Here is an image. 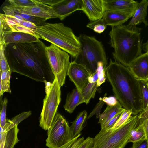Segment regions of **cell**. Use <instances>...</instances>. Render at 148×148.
<instances>
[{
	"instance_id": "d590c367",
	"label": "cell",
	"mask_w": 148,
	"mask_h": 148,
	"mask_svg": "<svg viewBox=\"0 0 148 148\" xmlns=\"http://www.w3.org/2000/svg\"><path fill=\"white\" fill-rule=\"evenodd\" d=\"M100 101L96 105L93 110L90 113L87 119H89L92 117L93 115H96L97 118H99L100 114V112L101 109L104 104L105 103L103 101L101 98H100Z\"/></svg>"
},
{
	"instance_id": "ab89813d",
	"label": "cell",
	"mask_w": 148,
	"mask_h": 148,
	"mask_svg": "<svg viewBox=\"0 0 148 148\" xmlns=\"http://www.w3.org/2000/svg\"><path fill=\"white\" fill-rule=\"evenodd\" d=\"M93 145V138L88 137L84 140L79 148H92Z\"/></svg>"
},
{
	"instance_id": "f1b7e54d",
	"label": "cell",
	"mask_w": 148,
	"mask_h": 148,
	"mask_svg": "<svg viewBox=\"0 0 148 148\" xmlns=\"http://www.w3.org/2000/svg\"><path fill=\"white\" fill-rule=\"evenodd\" d=\"M143 103V110L146 108L148 105V81L139 80Z\"/></svg>"
},
{
	"instance_id": "9a60e30c",
	"label": "cell",
	"mask_w": 148,
	"mask_h": 148,
	"mask_svg": "<svg viewBox=\"0 0 148 148\" xmlns=\"http://www.w3.org/2000/svg\"><path fill=\"white\" fill-rule=\"evenodd\" d=\"M148 6V0H143L139 3L132 19L126 25L128 29L140 32L141 29L137 27H136L137 25L143 23L145 26H148V22L145 19L147 16Z\"/></svg>"
},
{
	"instance_id": "277c9868",
	"label": "cell",
	"mask_w": 148,
	"mask_h": 148,
	"mask_svg": "<svg viewBox=\"0 0 148 148\" xmlns=\"http://www.w3.org/2000/svg\"><path fill=\"white\" fill-rule=\"evenodd\" d=\"M35 33L39 39L54 44L76 58L78 56L80 44L78 37L72 29L62 23H45L37 27Z\"/></svg>"
},
{
	"instance_id": "cb8c5ba5",
	"label": "cell",
	"mask_w": 148,
	"mask_h": 148,
	"mask_svg": "<svg viewBox=\"0 0 148 148\" xmlns=\"http://www.w3.org/2000/svg\"><path fill=\"white\" fill-rule=\"evenodd\" d=\"M11 70H8L0 73V96H3L4 93H11L10 87V78Z\"/></svg>"
},
{
	"instance_id": "44dd1931",
	"label": "cell",
	"mask_w": 148,
	"mask_h": 148,
	"mask_svg": "<svg viewBox=\"0 0 148 148\" xmlns=\"http://www.w3.org/2000/svg\"><path fill=\"white\" fill-rule=\"evenodd\" d=\"M19 129L16 125L6 132H3L0 139V148H13L19 141L17 134Z\"/></svg>"
},
{
	"instance_id": "4fadbf2b",
	"label": "cell",
	"mask_w": 148,
	"mask_h": 148,
	"mask_svg": "<svg viewBox=\"0 0 148 148\" xmlns=\"http://www.w3.org/2000/svg\"><path fill=\"white\" fill-rule=\"evenodd\" d=\"M82 0H58L51 6L57 16L62 20L73 12L81 10Z\"/></svg>"
},
{
	"instance_id": "8d00e7d4",
	"label": "cell",
	"mask_w": 148,
	"mask_h": 148,
	"mask_svg": "<svg viewBox=\"0 0 148 148\" xmlns=\"http://www.w3.org/2000/svg\"><path fill=\"white\" fill-rule=\"evenodd\" d=\"M102 100L108 106H113L117 105L119 102L115 97L111 96L109 97H104L102 98Z\"/></svg>"
},
{
	"instance_id": "83f0119b",
	"label": "cell",
	"mask_w": 148,
	"mask_h": 148,
	"mask_svg": "<svg viewBox=\"0 0 148 148\" xmlns=\"http://www.w3.org/2000/svg\"><path fill=\"white\" fill-rule=\"evenodd\" d=\"M107 26L102 18L90 21L86 25L87 27L99 34L103 32L106 28Z\"/></svg>"
},
{
	"instance_id": "6da1fadb",
	"label": "cell",
	"mask_w": 148,
	"mask_h": 148,
	"mask_svg": "<svg viewBox=\"0 0 148 148\" xmlns=\"http://www.w3.org/2000/svg\"><path fill=\"white\" fill-rule=\"evenodd\" d=\"M45 46L39 39L35 42L7 45L5 54L11 71L38 82L52 83L55 77Z\"/></svg>"
},
{
	"instance_id": "74e56055",
	"label": "cell",
	"mask_w": 148,
	"mask_h": 148,
	"mask_svg": "<svg viewBox=\"0 0 148 148\" xmlns=\"http://www.w3.org/2000/svg\"><path fill=\"white\" fill-rule=\"evenodd\" d=\"M124 111L121 112L112 119H111L107 123L103 128L106 130H108L112 128Z\"/></svg>"
},
{
	"instance_id": "60d3db41",
	"label": "cell",
	"mask_w": 148,
	"mask_h": 148,
	"mask_svg": "<svg viewBox=\"0 0 148 148\" xmlns=\"http://www.w3.org/2000/svg\"><path fill=\"white\" fill-rule=\"evenodd\" d=\"M19 25L32 29L35 32L37 27L34 23L26 21H21Z\"/></svg>"
},
{
	"instance_id": "4316f807",
	"label": "cell",
	"mask_w": 148,
	"mask_h": 148,
	"mask_svg": "<svg viewBox=\"0 0 148 148\" xmlns=\"http://www.w3.org/2000/svg\"><path fill=\"white\" fill-rule=\"evenodd\" d=\"M146 138V135L143 125L139 122L137 126L131 132L128 142L133 143Z\"/></svg>"
},
{
	"instance_id": "ac0fdd59",
	"label": "cell",
	"mask_w": 148,
	"mask_h": 148,
	"mask_svg": "<svg viewBox=\"0 0 148 148\" xmlns=\"http://www.w3.org/2000/svg\"><path fill=\"white\" fill-rule=\"evenodd\" d=\"M132 17L131 14L124 12L106 10L102 18L107 26L112 27L123 25Z\"/></svg>"
},
{
	"instance_id": "e575fe53",
	"label": "cell",
	"mask_w": 148,
	"mask_h": 148,
	"mask_svg": "<svg viewBox=\"0 0 148 148\" xmlns=\"http://www.w3.org/2000/svg\"><path fill=\"white\" fill-rule=\"evenodd\" d=\"M80 135L78 136L67 143L58 148H79L84 140L83 137L78 138Z\"/></svg>"
},
{
	"instance_id": "603a6c76",
	"label": "cell",
	"mask_w": 148,
	"mask_h": 148,
	"mask_svg": "<svg viewBox=\"0 0 148 148\" xmlns=\"http://www.w3.org/2000/svg\"><path fill=\"white\" fill-rule=\"evenodd\" d=\"M87 117V112L86 110L81 112L70 127L72 139L81 135L83 125Z\"/></svg>"
},
{
	"instance_id": "f6af8a7d",
	"label": "cell",
	"mask_w": 148,
	"mask_h": 148,
	"mask_svg": "<svg viewBox=\"0 0 148 148\" xmlns=\"http://www.w3.org/2000/svg\"><path fill=\"white\" fill-rule=\"evenodd\" d=\"M142 49L145 52L148 53V40L146 43L142 45Z\"/></svg>"
},
{
	"instance_id": "4dcf8cb0",
	"label": "cell",
	"mask_w": 148,
	"mask_h": 148,
	"mask_svg": "<svg viewBox=\"0 0 148 148\" xmlns=\"http://www.w3.org/2000/svg\"><path fill=\"white\" fill-rule=\"evenodd\" d=\"M132 114L131 111L125 109L111 130H114L120 127L128 120Z\"/></svg>"
},
{
	"instance_id": "7402d4cb",
	"label": "cell",
	"mask_w": 148,
	"mask_h": 148,
	"mask_svg": "<svg viewBox=\"0 0 148 148\" xmlns=\"http://www.w3.org/2000/svg\"><path fill=\"white\" fill-rule=\"evenodd\" d=\"M125 109L122 108L119 102L114 106H107L103 112L100 114L99 118L98 123L100 124L101 129L103 128L111 119Z\"/></svg>"
},
{
	"instance_id": "d6a6232c",
	"label": "cell",
	"mask_w": 148,
	"mask_h": 148,
	"mask_svg": "<svg viewBox=\"0 0 148 148\" xmlns=\"http://www.w3.org/2000/svg\"><path fill=\"white\" fill-rule=\"evenodd\" d=\"M0 126L3 128L6 121V109L8 103V100L6 98L2 100V96L0 97Z\"/></svg>"
},
{
	"instance_id": "1f68e13d",
	"label": "cell",
	"mask_w": 148,
	"mask_h": 148,
	"mask_svg": "<svg viewBox=\"0 0 148 148\" xmlns=\"http://www.w3.org/2000/svg\"><path fill=\"white\" fill-rule=\"evenodd\" d=\"M106 68L102 62H99L97 64L96 71L98 74V79L97 81L98 87H99L105 81L107 77L106 74Z\"/></svg>"
},
{
	"instance_id": "7bdbcfd3",
	"label": "cell",
	"mask_w": 148,
	"mask_h": 148,
	"mask_svg": "<svg viewBox=\"0 0 148 148\" xmlns=\"http://www.w3.org/2000/svg\"><path fill=\"white\" fill-rule=\"evenodd\" d=\"M38 2L45 4L49 5L51 6L56 3L58 0H37Z\"/></svg>"
},
{
	"instance_id": "2e32d148",
	"label": "cell",
	"mask_w": 148,
	"mask_h": 148,
	"mask_svg": "<svg viewBox=\"0 0 148 148\" xmlns=\"http://www.w3.org/2000/svg\"><path fill=\"white\" fill-rule=\"evenodd\" d=\"M106 11L124 12L133 16L139 3L133 0H104Z\"/></svg>"
},
{
	"instance_id": "ffe728a7",
	"label": "cell",
	"mask_w": 148,
	"mask_h": 148,
	"mask_svg": "<svg viewBox=\"0 0 148 148\" xmlns=\"http://www.w3.org/2000/svg\"><path fill=\"white\" fill-rule=\"evenodd\" d=\"M3 10L6 15L13 16L18 15L23 18L25 21L31 22L35 24L37 27L41 26L47 20L25 14L21 13L18 11L14 7L10 5L3 7Z\"/></svg>"
},
{
	"instance_id": "9c48e42d",
	"label": "cell",
	"mask_w": 148,
	"mask_h": 148,
	"mask_svg": "<svg viewBox=\"0 0 148 148\" xmlns=\"http://www.w3.org/2000/svg\"><path fill=\"white\" fill-rule=\"evenodd\" d=\"M46 53L52 71L57 77L58 82L62 86L71 62L70 56L55 45L51 44L45 47Z\"/></svg>"
},
{
	"instance_id": "f35d334b",
	"label": "cell",
	"mask_w": 148,
	"mask_h": 148,
	"mask_svg": "<svg viewBox=\"0 0 148 148\" xmlns=\"http://www.w3.org/2000/svg\"><path fill=\"white\" fill-rule=\"evenodd\" d=\"M132 148H148V143L146 138L133 143Z\"/></svg>"
},
{
	"instance_id": "d6986e66",
	"label": "cell",
	"mask_w": 148,
	"mask_h": 148,
	"mask_svg": "<svg viewBox=\"0 0 148 148\" xmlns=\"http://www.w3.org/2000/svg\"><path fill=\"white\" fill-rule=\"evenodd\" d=\"M84 103L85 101L81 92L76 88L68 94L64 108L69 113H71L78 106Z\"/></svg>"
},
{
	"instance_id": "52a82bcc",
	"label": "cell",
	"mask_w": 148,
	"mask_h": 148,
	"mask_svg": "<svg viewBox=\"0 0 148 148\" xmlns=\"http://www.w3.org/2000/svg\"><path fill=\"white\" fill-rule=\"evenodd\" d=\"M55 77L52 84H46L48 89L46 88V95L40 115L39 125L45 130H48L50 127L61 101V86L57 77Z\"/></svg>"
},
{
	"instance_id": "8992f818",
	"label": "cell",
	"mask_w": 148,
	"mask_h": 148,
	"mask_svg": "<svg viewBox=\"0 0 148 148\" xmlns=\"http://www.w3.org/2000/svg\"><path fill=\"white\" fill-rule=\"evenodd\" d=\"M78 37L80 51L74 61L85 66L91 74L96 71L99 62H102L106 67L107 59L102 42L95 37L84 34H80Z\"/></svg>"
},
{
	"instance_id": "b9f144b4",
	"label": "cell",
	"mask_w": 148,
	"mask_h": 148,
	"mask_svg": "<svg viewBox=\"0 0 148 148\" xmlns=\"http://www.w3.org/2000/svg\"><path fill=\"white\" fill-rule=\"evenodd\" d=\"M139 122L143 125L145 133L146 138L148 143V120L144 118L140 119Z\"/></svg>"
},
{
	"instance_id": "5b68a950",
	"label": "cell",
	"mask_w": 148,
	"mask_h": 148,
	"mask_svg": "<svg viewBox=\"0 0 148 148\" xmlns=\"http://www.w3.org/2000/svg\"><path fill=\"white\" fill-rule=\"evenodd\" d=\"M138 115L131 116L118 129L112 130L102 128L93 138L92 148H124L132 131L138 124Z\"/></svg>"
},
{
	"instance_id": "5bb4252c",
	"label": "cell",
	"mask_w": 148,
	"mask_h": 148,
	"mask_svg": "<svg viewBox=\"0 0 148 148\" xmlns=\"http://www.w3.org/2000/svg\"><path fill=\"white\" fill-rule=\"evenodd\" d=\"M128 68L138 79L148 81V53L142 54L136 58Z\"/></svg>"
},
{
	"instance_id": "7a4b0ae2",
	"label": "cell",
	"mask_w": 148,
	"mask_h": 148,
	"mask_svg": "<svg viewBox=\"0 0 148 148\" xmlns=\"http://www.w3.org/2000/svg\"><path fill=\"white\" fill-rule=\"evenodd\" d=\"M107 77L115 97L123 108L138 115L143 110L139 80L128 67L110 59L106 68Z\"/></svg>"
},
{
	"instance_id": "30bf717a",
	"label": "cell",
	"mask_w": 148,
	"mask_h": 148,
	"mask_svg": "<svg viewBox=\"0 0 148 148\" xmlns=\"http://www.w3.org/2000/svg\"><path fill=\"white\" fill-rule=\"evenodd\" d=\"M91 74L85 66L74 60L71 62L67 73L70 80L81 92L88 84V78Z\"/></svg>"
},
{
	"instance_id": "484cf974",
	"label": "cell",
	"mask_w": 148,
	"mask_h": 148,
	"mask_svg": "<svg viewBox=\"0 0 148 148\" xmlns=\"http://www.w3.org/2000/svg\"><path fill=\"white\" fill-rule=\"evenodd\" d=\"M97 82H89L86 87L81 92L85 101L88 104L91 98H94L98 88Z\"/></svg>"
},
{
	"instance_id": "f546056e",
	"label": "cell",
	"mask_w": 148,
	"mask_h": 148,
	"mask_svg": "<svg viewBox=\"0 0 148 148\" xmlns=\"http://www.w3.org/2000/svg\"><path fill=\"white\" fill-rule=\"evenodd\" d=\"M5 46L4 43L0 44V73L10 70L5 54Z\"/></svg>"
},
{
	"instance_id": "ee69618b",
	"label": "cell",
	"mask_w": 148,
	"mask_h": 148,
	"mask_svg": "<svg viewBox=\"0 0 148 148\" xmlns=\"http://www.w3.org/2000/svg\"><path fill=\"white\" fill-rule=\"evenodd\" d=\"M138 115L139 119L144 118L148 120V105L146 109L144 111H141Z\"/></svg>"
},
{
	"instance_id": "8fae6325",
	"label": "cell",
	"mask_w": 148,
	"mask_h": 148,
	"mask_svg": "<svg viewBox=\"0 0 148 148\" xmlns=\"http://www.w3.org/2000/svg\"><path fill=\"white\" fill-rule=\"evenodd\" d=\"M32 0L36 5L24 7L13 6L21 13L46 20L57 18V14L51 6L40 3L37 0Z\"/></svg>"
},
{
	"instance_id": "7c38bea8",
	"label": "cell",
	"mask_w": 148,
	"mask_h": 148,
	"mask_svg": "<svg viewBox=\"0 0 148 148\" xmlns=\"http://www.w3.org/2000/svg\"><path fill=\"white\" fill-rule=\"evenodd\" d=\"M81 10L90 21L102 18L106 11L104 0H82Z\"/></svg>"
},
{
	"instance_id": "e0dca14e",
	"label": "cell",
	"mask_w": 148,
	"mask_h": 148,
	"mask_svg": "<svg viewBox=\"0 0 148 148\" xmlns=\"http://www.w3.org/2000/svg\"><path fill=\"white\" fill-rule=\"evenodd\" d=\"M39 39L34 35L21 32H4V45L12 43H31L38 41Z\"/></svg>"
},
{
	"instance_id": "ba28073f",
	"label": "cell",
	"mask_w": 148,
	"mask_h": 148,
	"mask_svg": "<svg viewBox=\"0 0 148 148\" xmlns=\"http://www.w3.org/2000/svg\"><path fill=\"white\" fill-rule=\"evenodd\" d=\"M48 131L46 145L49 148H59L72 140L68 122L57 112Z\"/></svg>"
},
{
	"instance_id": "d4e9b609",
	"label": "cell",
	"mask_w": 148,
	"mask_h": 148,
	"mask_svg": "<svg viewBox=\"0 0 148 148\" xmlns=\"http://www.w3.org/2000/svg\"><path fill=\"white\" fill-rule=\"evenodd\" d=\"M31 114L29 111L23 112L14 117L11 120L7 119L5 124L4 128L3 131H7L18 125L23 120L28 117Z\"/></svg>"
},
{
	"instance_id": "3957f363",
	"label": "cell",
	"mask_w": 148,
	"mask_h": 148,
	"mask_svg": "<svg viewBox=\"0 0 148 148\" xmlns=\"http://www.w3.org/2000/svg\"><path fill=\"white\" fill-rule=\"evenodd\" d=\"M109 35L115 60L123 66L128 67L142 54L140 32L129 30L122 25L111 27Z\"/></svg>"
},
{
	"instance_id": "836d02e7",
	"label": "cell",
	"mask_w": 148,
	"mask_h": 148,
	"mask_svg": "<svg viewBox=\"0 0 148 148\" xmlns=\"http://www.w3.org/2000/svg\"><path fill=\"white\" fill-rule=\"evenodd\" d=\"M10 5L16 7H29L36 5L32 0H9Z\"/></svg>"
}]
</instances>
